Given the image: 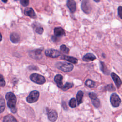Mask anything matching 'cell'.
<instances>
[{"label": "cell", "instance_id": "cell-26", "mask_svg": "<svg viewBox=\"0 0 122 122\" xmlns=\"http://www.w3.org/2000/svg\"><path fill=\"white\" fill-rule=\"evenodd\" d=\"M73 86V84L70 82H66L65 85H63L61 89L63 91H67L69 89L72 88Z\"/></svg>", "mask_w": 122, "mask_h": 122}, {"label": "cell", "instance_id": "cell-31", "mask_svg": "<svg viewBox=\"0 0 122 122\" xmlns=\"http://www.w3.org/2000/svg\"><path fill=\"white\" fill-rule=\"evenodd\" d=\"M118 15L120 17V18L121 19L122 18V6H119L118 8Z\"/></svg>", "mask_w": 122, "mask_h": 122}, {"label": "cell", "instance_id": "cell-34", "mask_svg": "<svg viewBox=\"0 0 122 122\" xmlns=\"http://www.w3.org/2000/svg\"><path fill=\"white\" fill-rule=\"evenodd\" d=\"M2 2H3L4 3H6L8 1V0H1Z\"/></svg>", "mask_w": 122, "mask_h": 122}, {"label": "cell", "instance_id": "cell-9", "mask_svg": "<svg viewBox=\"0 0 122 122\" xmlns=\"http://www.w3.org/2000/svg\"><path fill=\"white\" fill-rule=\"evenodd\" d=\"M42 49H39L31 51L30 52V56L33 58L40 59L41 58V53Z\"/></svg>", "mask_w": 122, "mask_h": 122}, {"label": "cell", "instance_id": "cell-8", "mask_svg": "<svg viewBox=\"0 0 122 122\" xmlns=\"http://www.w3.org/2000/svg\"><path fill=\"white\" fill-rule=\"evenodd\" d=\"M90 98L91 99L93 105L96 108H98L100 105V100L97 98L95 93L93 92H90L89 94Z\"/></svg>", "mask_w": 122, "mask_h": 122}, {"label": "cell", "instance_id": "cell-24", "mask_svg": "<svg viewBox=\"0 0 122 122\" xmlns=\"http://www.w3.org/2000/svg\"><path fill=\"white\" fill-rule=\"evenodd\" d=\"M85 84L87 86L90 88H93L95 86V82L90 79L87 80L85 82Z\"/></svg>", "mask_w": 122, "mask_h": 122}, {"label": "cell", "instance_id": "cell-5", "mask_svg": "<svg viewBox=\"0 0 122 122\" xmlns=\"http://www.w3.org/2000/svg\"><path fill=\"white\" fill-rule=\"evenodd\" d=\"M110 102L112 106L114 107H117L120 105L121 100L117 94L113 93L110 96Z\"/></svg>", "mask_w": 122, "mask_h": 122}, {"label": "cell", "instance_id": "cell-28", "mask_svg": "<svg viewBox=\"0 0 122 122\" xmlns=\"http://www.w3.org/2000/svg\"><path fill=\"white\" fill-rule=\"evenodd\" d=\"M6 82L2 75L0 74V86L4 87L5 85Z\"/></svg>", "mask_w": 122, "mask_h": 122}, {"label": "cell", "instance_id": "cell-22", "mask_svg": "<svg viewBox=\"0 0 122 122\" xmlns=\"http://www.w3.org/2000/svg\"><path fill=\"white\" fill-rule=\"evenodd\" d=\"M100 69L102 72L105 74H108L109 73V71L107 69L104 63L102 61H100Z\"/></svg>", "mask_w": 122, "mask_h": 122}, {"label": "cell", "instance_id": "cell-12", "mask_svg": "<svg viewBox=\"0 0 122 122\" xmlns=\"http://www.w3.org/2000/svg\"><path fill=\"white\" fill-rule=\"evenodd\" d=\"M62 79H63L62 76L60 74L56 75L54 78V81L57 84V86L61 89H62L63 86V84L62 83Z\"/></svg>", "mask_w": 122, "mask_h": 122}, {"label": "cell", "instance_id": "cell-10", "mask_svg": "<svg viewBox=\"0 0 122 122\" xmlns=\"http://www.w3.org/2000/svg\"><path fill=\"white\" fill-rule=\"evenodd\" d=\"M48 117L49 120L52 122H55L58 118L57 112L54 110H50L48 112Z\"/></svg>", "mask_w": 122, "mask_h": 122}, {"label": "cell", "instance_id": "cell-27", "mask_svg": "<svg viewBox=\"0 0 122 122\" xmlns=\"http://www.w3.org/2000/svg\"><path fill=\"white\" fill-rule=\"evenodd\" d=\"M69 105L70 107L74 108L76 107V100L74 98H71L69 102Z\"/></svg>", "mask_w": 122, "mask_h": 122}, {"label": "cell", "instance_id": "cell-11", "mask_svg": "<svg viewBox=\"0 0 122 122\" xmlns=\"http://www.w3.org/2000/svg\"><path fill=\"white\" fill-rule=\"evenodd\" d=\"M67 6L71 13L75 12L76 10V2L74 0H67Z\"/></svg>", "mask_w": 122, "mask_h": 122}, {"label": "cell", "instance_id": "cell-7", "mask_svg": "<svg viewBox=\"0 0 122 122\" xmlns=\"http://www.w3.org/2000/svg\"><path fill=\"white\" fill-rule=\"evenodd\" d=\"M81 8L84 13L86 14L90 13L91 11L92 8L89 0H83L81 2Z\"/></svg>", "mask_w": 122, "mask_h": 122}, {"label": "cell", "instance_id": "cell-15", "mask_svg": "<svg viewBox=\"0 0 122 122\" xmlns=\"http://www.w3.org/2000/svg\"><path fill=\"white\" fill-rule=\"evenodd\" d=\"M54 33L56 37H61L65 35V31L61 27H56L54 29Z\"/></svg>", "mask_w": 122, "mask_h": 122}, {"label": "cell", "instance_id": "cell-14", "mask_svg": "<svg viewBox=\"0 0 122 122\" xmlns=\"http://www.w3.org/2000/svg\"><path fill=\"white\" fill-rule=\"evenodd\" d=\"M111 76L112 79V80H113L117 88H119L122 84V81L121 79L120 78V77L115 73H114V72H112L111 74Z\"/></svg>", "mask_w": 122, "mask_h": 122}, {"label": "cell", "instance_id": "cell-1", "mask_svg": "<svg viewBox=\"0 0 122 122\" xmlns=\"http://www.w3.org/2000/svg\"><path fill=\"white\" fill-rule=\"evenodd\" d=\"M8 106L10 109L13 113H15L17 111L16 103L17 102L16 97L12 92H9L7 93L5 96Z\"/></svg>", "mask_w": 122, "mask_h": 122}, {"label": "cell", "instance_id": "cell-20", "mask_svg": "<svg viewBox=\"0 0 122 122\" xmlns=\"http://www.w3.org/2000/svg\"><path fill=\"white\" fill-rule=\"evenodd\" d=\"M33 26H34V29L35 30V31L36 32V33L39 34H41L43 32V28L41 26V25L37 23L36 24V23H33Z\"/></svg>", "mask_w": 122, "mask_h": 122}, {"label": "cell", "instance_id": "cell-25", "mask_svg": "<svg viewBox=\"0 0 122 122\" xmlns=\"http://www.w3.org/2000/svg\"><path fill=\"white\" fill-rule=\"evenodd\" d=\"M5 108V102L3 98L0 99V113L3 112Z\"/></svg>", "mask_w": 122, "mask_h": 122}, {"label": "cell", "instance_id": "cell-32", "mask_svg": "<svg viewBox=\"0 0 122 122\" xmlns=\"http://www.w3.org/2000/svg\"><path fill=\"white\" fill-rule=\"evenodd\" d=\"M57 37H58L52 36V41H56L57 40V39H58Z\"/></svg>", "mask_w": 122, "mask_h": 122}, {"label": "cell", "instance_id": "cell-6", "mask_svg": "<svg viewBox=\"0 0 122 122\" xmlns=\"http://www.w3.org/2000/svg\"><path fill=\"white\" fill-rule=\"evenodd\" d=\"M45 55L50 58H57L60 55V52L55 49H47L45 51Z\"/></svg>", "mask_w": 122, "mask_h": 122}, {"label": "cell", "instance_id": "cell-18", "mask_svg": "<svg viewBox=\"0 0 122 122\" xmlns=\"http://www.w3.org/2000/svg\"><path fill=\"white\" fill-rule=\"evenodd\" d=\"M61 59L62 60L67 61L69 62H70L74 64H76L78 62V60L76 58L73 57H71L66 55H62L61 57Z\"/></svg>", "mask_w": 122, "mask_h": 122}, {"label": "cell", "instance_id": "cell-13", "mask_svg": "<svg viewBox=\"0 0 122 122\" xmlns=\"http://www.w3.org/2000/svg\"><path fill=\"white\" fill-rule=\"evenodd\" d=\"M24 13L26 16H29L32 19H36L37 17L34 10L31 8H26L24 10Z\"/></svg>", "mask_w": 122, "mask_h": 122}, {"label": "cell", "instance_id": "cell-2", "mask_svg": "<svg viewBox=\"0 0 122 122\" xmlns=\"http://www.w3.org/2000/svg\"><path fill=\"white\" fill-rule=\"evenodd\" d=\"M56 67L64 72H69L73 69V65L70 63L66 62H58L55 64Z\"/></svg>", "mask_w": 122, "mask_h": 122}, {"label": "cell", "instance_id": "cell-17", "mask_svg": "<svg viewBox=\"0 0 122 122\" xmlns=\"http://www.w3.org/2000/svg\"><path fill=\"white\" fill-rule=\"evenodd\" d=\"M10 40L13 43H17L20 40V37L18 33L13 32L10 35Z\"/></svg>", "mask_w": 122, "mask_h": 122}, {"label": "cell", "instance_id": "cell-4", "mask_svg": "<svg viewBox=\"0 0 122 122\" xmlns=\"http://www.w3.org/2000/svg\"><path fill=\"white\" fill-rule=\"evenodd\" d=\"M39 97V92L38 91L34 90L30 92L28 96L27 97L26 100L30 103H33L38 100Z\"/></svg>", "mask_w": 122, "mask_h": 122}, {"label": "cell", "instance_id": "cell-35", "mask_svg": "<svg viewBox=\"0 0 122 122\" xmlns=\"http://www.w3.org/2000/svg\"><path fill=\"white\" fill-rule=\"evenodd\" d=\"M94 1H95L96 2H99L100 1V0H93Z\"/></svg>", "mask_w": 122, "mask_h": 122}, {"label": "cell", "instance_id": "cell-16", "mask_svg": "<svg viewBox=\"0 0 122 122\" xmlns=\"http://www.w3.org/2000/svg\"><path fill=\"white\" fill-rule=\"evenodd\" d=\"M96 59V57L95 56L91 53H88L86 54H85L83 57L82 60L85 61H92L95 60Z\"/></svg>", "mask_w": 122, "mask_h": 122}, {"label": "cell", "instance_id": "cell-29", "mask_svg": "<svg viewBox=\"0 0 122 122\" xmlns=\"http://www.w3.org/2000/svg\"><path fill=\"white\" fill-rule=\"evenodd\" d=\"M20 3L23 7H26L29 4V0H20Z\"/></svg>", "mask_w": 122, "mask_h": 122}, {"label": "cell", "instance_id": "cell-33", "mask_svg": "<svg viewBox=\"0 0 122 122\" xmlns=\"http://www.w3.org/2000/svg\"><path fill=\"white\" fill-rule=\"evenodd\" d=\"M2 39V36L1 34V33H0V41H1Z\"/></svg>", "mask_w": 122, "mask_h": 122}, {"label": "cell", "instance_id": "cell-19", "mask_svg": "<svg viewBox=\"0 0 122 122\" xmlns=\"http://www.w3.org/2000/svg\"><path fill=\"white\" fill-rule=\"evenodd\" d=\"M3 122H18L16 119L11 115L9 114L5 116L3 120Z\"/></svg>", "mask_w": 122, "mask_h": 122}, {"label": "cell", "instance_id": "cell-36", "mask_svg": "<svg viewBox=\"0 0 122 122\" xmlns=\"http://www.w3.org/2000/svg\"><path fill=\"white\" fill-rule=\"evenodd\" d=\"M15 0V1H17V0Z\"/></svg>", "mask_w": 122, "mask_h": 122}, {"label": "cell", "instance_id": "cell-23", "mask_svg": "<svg viewBox=\"0 0 122 122\" xmlns=\"http://www.w3.org/2000/svg\"><path fill=\"white\" fill-rule=\"evenodd\" d=\"M60 50L63 53L68 54L69 53V49L64 44H62L60 46Z\"/></svg>", "mask_w": 122, "mask_h": 122}, {"label": "cell", "instance_id": "cell-21", "mask_svg": "<svg viewBox=\"0 0 122 122\" xmlns=\"http://www.w3.org/2000/svg\"><path fill=\"white\" fill-rule=\"evenodd\" d=\"M83 96V93L81 91H79L77 92L76 94V100L78 102V104L79 105L82 102V98Z\"/></svg>", "mask_w": 122, "mask_h": 122}, {"label": "cell", "instance_id": "cell-30", "mask_svg": "<svg viewBox=\"0 0 122 122\" xmlns=\"http://www.w3.org/2000/svg\"><path fill=\"white\" fill-rule=\"evenodd\" d=\"M106 89L109 91H115V88L113 85L112 84H109L106 86Z\"/></svg>", "mask_w": 122, "mask_h": 122}, {"label": "cell", "instance_id": "cell-3", "mask_svg": "<svg viewBox=\"0 0 122 122\" xmlns=\"http://www.w3.org/2000/svg\"><path fill=\"white\" fill-rule=\"evenodd\" d=\"M30 78L31 81L38 84H42L46 81L44 77L38 73H32L30 75Z\"/></svg>", "mask_w": 122, "mask_h": 122}]
</instances>
